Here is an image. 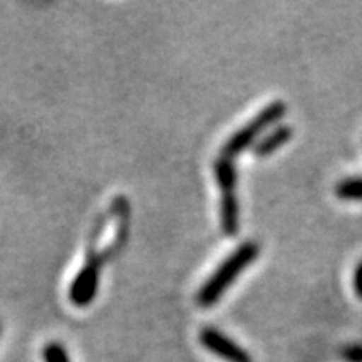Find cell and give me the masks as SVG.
<instances>
[{
    "instance_id": "obj_10",
    "label": "cell",
    "mask_w": 362,
    "mask_h": 362,
    "mask_svg": "<svg viewBox=\"0 0 362 362\" xmlns=\"http://www.w3.org/2000/svg\"><path fill=\"white\" fill-rule=\"evenodd\" d=\"M347 361L351 362H362V347H352L347 351Z\"/></svg>"
},
{
    "instance_id": "obj_9",
    "label": "cell",
    "mask_w": 362,
    "mask_h": 362,
    "mask_svg": "<svg viewBox=\"0 0 362 362\" xmlns=\"http://www.w3.org/2000/svg\"><path fill=\"white\" fill-rule=\"evenodd\" d=\"M354 291L357 293V297L362 298V262L357 265L356 274H354Z\"/></svg>"
},
{
    "instance_id": "obj_5",
    "label": "cell",
    "mask_w": 362,
    "mask_h": 362,
    "mask_svg": "<svg viewBox=\"0 0 362 362\" xmlns=\"http://www.w3.org/2000/svg\"><path fill=\"white\" fill-rule=\"evenodd\" d=\"M200 341L208 351L220 356L221 359L228 362H252L250 356L238 344H235L232 339L225 337L220 330L211 327L203 329L200 334Z\"/></svg>"
},
{
    "instance_id": "obj_6",
    "label": "cell",
    "mask_w": 362,
    "mask_h": 362,
    "mask_svg": "<svg viewBox=\"0 0 362 362\" xmlns=\"http://www.w3.org/2000/svg\"><path fill=\"white\" fill-rule=\"evenodd\" d=\"M291 138H292L291 126L287 124L277 126V128L270 129L269 133L262 136L259 141L253 144V153L260 158L270 156L272 153H275L279 148H282L285 143L291 141Z\"/></svg>"
},
{
    "instance_id": "obj_4",
    "label": "cell",
    "mask_w": 362,
    "mask_h": 362,
    "mask_svg": "<svg viewBox=\"0 0 362 362\" xmlns=\"http://www.w3.org/2000/svg\"><path fill=\"white\" fill-rule=\"evenodd\" d=\"M106 260L104 255H94L93 252L88 255V260L69 288V298L74 305L86 307L96 298L99 277H101L103 262Z\"/></svg>"
},
{
    "instance_id": "obj_3",
    "label": "cell",
    "mask_w": 362,
    "mask_h": 362,
    "mask_svg": "<svg viewBox=\"0 0 362 362\" xmlns=\"http://www.w3.org/2000/svg\"><path fill=\"white\" fill-rule=\"evenodd\" d=\"M215 176L221 188V230H223V233L228 235V237H233V235L238 232V202L237 194H235L237 170H235L233 160L220 156L215 163Z\"/></svg>"
},
{
    "instance_id": "obj_1",
    "label": "cell",
    "mask_w": 362,
    "mask_h": 362,
    "mask_svg": "<svg viewBox=\"0 0 362 362\" xmlns=\"http://www.w3.org/2000/svg\"><path fill=\"white\" fill-rule=\"evenodd\" d=\"M257 257H259V245H257V243L247 242L243 243V245H240L200 288V292H198L197 296L198 304L202 307H210L216 304L226 288L233 284V280L237 279L238 275L257 259Z\"/></svg>"
},
{
    "instance_id": "obj_7",
    "label": "cell",
    "mask_w": 362,
    "mask_h": 362,
    "mask_svg": "<svg viewBox=\"0 0 362 362\" xmlns=\"http://www.w3.org/2000/svg\"><path fill=\"white\" fill-rule=\"evenodd\" d=\"M336 193L342 200H362V178L344 180L337 185Z\"/></svg>"
},
{
    "instance_id": "obj_2",
    "label": "cell",
    "mask_w": 362,
    "mask_h": 362,
    "mask_svg": "<svg viewBox=\"0 0 362 362\" xmlns=\"http://www.w3.org/2000/svg\"><path fill=\"white\" fill-rule=\"evenodd\" d=\"M287 112V107H285L284 103H272L269 106L264 107L257 117H253L250 123L243 126L242 129H238L228 141L225 143L223 151H221V156L230 158L233 160V156L240 155L242 151L250 146V144L255 141L257 138H260L262 133L270 128L272 124H275L277 121L282 119Z\"/></svg>"
},
{
    "instance_id": "obj_11",
    "label": "cell",
    "mask_w": 362,
    "mask_h": 362,
    "mask_svg": "<svg viewBox=\"0 0 362 362\" xmlns=\"http://www.w3.org/2000/svg\"><path fill=\"white\" fill-rule=\"evenodd\" d=\"M0 330H2V327H0Z\"/></svg>"
},
{
    "instance_id": "obj_8",
    "label": "cell",
    "mask_w": 362,
    "mask_h": 362,
    "mask_svg": "<svg viewBox=\"0 0 362 362\" xmlns=\"http://www.w3.org/2000/svg\"><path fill=\"white\" fill-rule=\"evenodd\" d=\"M44 357L45 362H69V356H67L66 349L57 342L49 344V346L45 347Z\"/></svg>"
}]
</instances>
